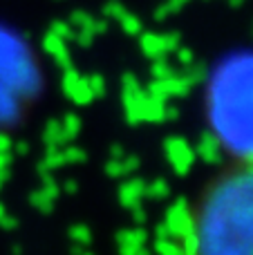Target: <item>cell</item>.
<instances>
[{
    "label": "cell",
    "instance_id": "cell-1",
    "mask_svg": "<svg viewBox=\"0 0 253 255\" xmlns=\"http://www.w3.org/2000/svg\"><path fill=\"white\" fill-rule=\"evenodd\" d=\"M195 255H253V161H236L200 195Z\"/></svg>",
    "mask_w": 253,
    "mask_h": 255
},
{
    "label": "cell",
    "instance_id": "cell-2",
    "mask_svg": "<svg viewBox=\"0 0 253 255\" xmlns=\"http://www.w3.org/2000/svg\"><path fill=\"white\" fill-rule=\"evenodd\" d=\"M204 119L233 161H253V47L233 49L211 67Z\"/></svg>",
    "mask_w": 253,
    "mask_h": 255
},
{
    "label": "cell",
    "instance_id": "cell-3",
    "mask_svg": "<svg viewBox=\"0 0 253 255\" xmlns=\"http://www.w3.org/2000/svg\"><path fill=\"white\" fill-rule=\"evenodd\" d=\"M38 94V72L20 40L0 34V132L16 126Z\"/></svg>",
    "mask_w": 253,
    "mask_h": 255
}]
</instances>
